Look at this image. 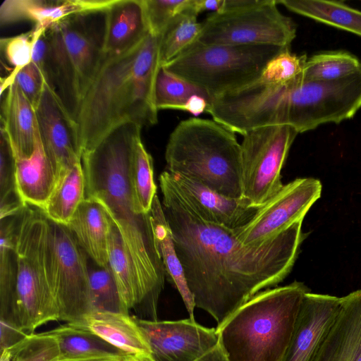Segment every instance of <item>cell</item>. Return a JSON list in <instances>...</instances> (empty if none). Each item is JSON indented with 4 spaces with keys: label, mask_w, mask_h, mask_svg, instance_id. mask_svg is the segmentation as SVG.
<instances>
[{
    "label": "cell",
    "mask_w": 361,
    "mask_h": 361,
    "mask_svg": "<svg viewBox=\"0 0 361 361\" xmlns=\"http://www.w3.org/2000/svg\"><path fill=\"white\" fill-rule=\"evenodd\" d=\"M105 11L69 16L45 30L55 91L76 121L104 58Z\"/></svg>",
    "instance_id": "cell-7"
},
{
    "label": "cell",
    "mask_w": 361,
    "mask_h": 361,
    "mask_svg": "<svg viewBox=\"0 0 361 361\" xmlns=\"http://www.w3.org/2000/svg\"><path fill=\"white\" fill-rule=\"evenodd\" d=\"M120 361H155L150 354L136 353V354H123Z\"/></svg>",
    "instance_id": "cell-45"
},
{
    "label": "cell",
    "mask_w": 361,
    "mask_h": 361,
    "mask_svg": "<svg viewBox=\"0 0 361 361\" xmlns=\"http://www.w3.org/2000/svg\"><path fill=\"white\" fill-rule=\"evenodd\" d=\"M109 265L118 288L122 312L132 309L140 313L143 298L133 263L128 258L120 233L112 221L109 237Z\"/></svg>",
    "instance_id": "cell-27"
},
{
    "label": "cell",
    "mask_w": 361,
    "mask_h": 361,
    "mask_svg": "<svg viewBox=\"0 0 361 361\" xmlns=\"http://www.w3.org/2000/svg\"><path fill=\"white\" fill-rule=\"evenodd\" d=\"M166 171L192 179L228 197L243 199L242 151L235 133L215 121L190 118L170 134Z\"/></svg>",
    "instance_id": "cell-6"
},
{
    "label": "cell",
    "mask_w": 361,
    "mask_h": 361,
    "mask_svg": "<svg viewBox=\"0 0 361 361\" xmlns=\"http://www.w3.org/2000/svg\"><path fill=\"white\" fill-rule=\"evenodd\" d=\"M47 224V218L39 209L27 204L18 216L14 242L17 274L13 321L27 334H33L44 324L60 320L44 260Z\"/></svg>",
    "instance_id": "cell-8"
},
{
    "label": "cell",
    "mask_w": 361,
    "mask_h": 361,
    "mask_svg": "<svg viewBox=\"0 0 361 361\" xmlns=\"http://www.w3.org/2000/svg\"><path fill=\"white\" fill-rule=\"evenodd\" d=\"M149 215L156 247L163 262L166 276L178 291L189 318L195 321L194 298L188 286L183 266L176 252L172 232L157 195L154 198Z\"/></svg>",
    "instance_id": "cell-25"
},
{
    "label": "cell",
    "mask_w": 361,
    "mask_h": 361,
    "mask_svg": "<svg viewBox=\"0 0 361 361\" xmlns=\"http://www.w3.org/2000/svg\"><path fill=\"white\" fill-rule=\"evenodd\" d=\"M59 340L51 331L29 334L1 351V361H59Z\"/></svg>",
    "instance_id": "cell-34"
},
{
    "label": "cell",
    "mask_w": 361,
    "mask_h": 361,
    "mask_svg": "<svg viewBox=\"0 0 361 361\" xmlns=\"http://www.w3.org/2000/svg\"><path fill=\"white\" fill-rule=\"evenodd\" d=\"M288 48L195 42L163 67L203 90L212 101L257 80L267 63Z\"/></svg>",
    "instance_id": "cell-9"
},
{
    "label": "cell",
    "mask_w": 361,
    "mask_h": 361,
    "mask_svg": "<svg viewBox=\"0 0 361 361\" xmlns=\"http://www.w3.org/2000/svg\"><path fill=\"white\" fill-rule=\"evenodd\" d=\"M307 59L306 55L298 56L286 49L267 63L260 76L274 82H291L302 75Z\"/></svg>",
    "instance_id": "cell-40"
},
{
    "label": "cell",
    "mask_w": 361,
    "mask_h": 361,
    "mask_svg": "<svg viewBox=\"0 0 361 361\" xmlns=\"http://www.w3.org/2000/svg\"><path fill=\"white\" fill-rule=\"evenodd\" d=\"M361 107V71L335 81L287 83L259 78L245 91L243 110L252 128L286 125L300 133L352 118Z\"/></svg>",
    "instance_id": "cell-4"
},
{
    "label": "cell",
    "mask_w": 361,
    "mask_h": 361,
    "mask_svg": "<svg viewBox=\"0 0 361 361\" xmlns=\"http://www.w3.org/2000/svg\"><path fill=\"white\" fill-rule=\"evenodd\" d=\"M210 97L202 89L161 66L156 78L154 102L157 110H185L188 102L193 96Z\"/></svg>",
    "instance_id": "cell-33"
},
{
    "label": "cell",
    "mask_w": 361,
    "mask_h": 361,
    "mask_svg": "<svg viewBox=\"0 0 361 361\" xmlns=\"http://www.w3.org/2000/svg\"><path fill=\"white\" fill-rule=\"evenodd\" d=\"M16 190L21 201L42 210L55 184L56 174L36 132L35 147L29 158L16 159Z\"/></svg>",
    "instance_id": "cell-24"
},
{
    "label": "cell",
    "mask_w": 361,
    "mask_h": 361,
    "mask_svg": "<svg viewBox=\"0 0 361 361\" xmlns=\"http://www.w3.org/2000/svg\"><path fill=\"white\" fill-rule=\"evenodd\" d=\"M143 4L149 32L155 36H162L183 15L196 16L192 10L193 0H143Z\"/></svg>",
    "instance_id": "cell-38"
},
{
    "label": "cell",
    "mask_w": 361,
    "mask_h": 361,
    "mask_svg": "<svg viewBox=\"0 0 361 361\" xmlns=\"http://www.w3.org/2000/svg\"><path fill=\"white\" fill-rule=\"evenodd\" d=\"M15 82L36 109L42 97L45 83L43 75L37 66L31 61L21 68L16 75Z\"/></svg>",
    "instance_id": "cell-41"
},
{
    "label": "cell",
    "mask_w": 361,
    "mask_h": 361,
    "mask_svg": "<svg viewBox=\"0 0 361 361\" xmlns=\"http://www.w3.org/2000/svg\"><path fill=\"white\" fill-rule=\"evenodd\" d=\"M298 134L291 126L273 125L243 135V197L252 205L260 207L283 185L281 170Z\"/></svg>",
    "instance_id": "cell-12"
},
{
    "label": "cell",
    "mask_w": 361,
    "mask_h": 361,
    "mask_svg": "<svg viewBox=\"0 0 361 361\" xmlns=\"http://www.w3.org/2000/svg\"><path fill=\"white\" fill-rule=\"evenodd\" d=\"M340 307L341 298L307 293L281 361H314Z\"/></svg>",
    "instance_id": "cell-16"
},
{
    "label": "cell",
    "mask_w": 361,
    "mask_h": 361,
    "mask_svg": "<svg viewBox=\"0 0 361 361\" xmlns=\"http://www.w3.org/2000/svg\"><path fill=\"white\" fill-rule=\"evenodd\" d=\"M35 112L42 144L56 176L81 161L78 125L56 91L46 83Z\"/></svg>",
    "instance_id": "cell-15"
},
{
    "label": "cell",
    "mask_w": 361,
    "mask_h": 361,
    "mask_svg": "<svg viewBox=\"0 0 361 361\" xmlns=\"http://www.w3.org/2000/svg\"><path fill=\"white\" fill-rule=\"evenodd\" d=\"M209 102L204 97L195 95L190 99L185 105V110L192 114L198 115L206 112Z\"/></svg>",
    "instance_id": "cell-43"
},
{
    "label": "cell",
    "mask_w": 361,
    "mask_h": 361,
    "mask_svg": "<svg viewBox=\"0 0 361 361\" xmlns=\"http://www.w3.org/2000/svg\"><path fill=\"white\" fill-rule=\"evenodd\" d=\"M289 11L361 36V11L342 1L324 0L276 1Z\"/></svg>",
    "instance_id": "cell-28"
},
{
    "label": "cell",
    "mask_w": 361,
    "mask_h": 361,
    "mask_svg": "<svg viewBox=\"0 0 361 361\" xmlns=\"http://www.w3.org/2000/svg\"><path fill=\"white\" fill-rule=\"evenodd\" d=\"M112 220L102 204L85 197L66 225L80 247L97 265H109V237Z\"/></svg>",
    "instance_id": "cell-22"
},
{
    "label": "cell",
    "mask_w": 361,
    "mask_h": 361,
    "mask_svg": "<svg viewBox=\"0 0 361 361\" xmlns=\"http://www.w3.org/2000/svg\"><path fill=\"white\" fill-rule=\"evenodd\" d=\"M321 182L314 178H298L283 185L253 218L235 230L245 245L259 244L283 233L303 219L320 197Z\"/></svg>",
    "instance_id": "cell-13"
},
{
    "label": "cell",
    "mask_w": 361,
    "mask_h": 361,
    "mask_svg": "<svg viewBox=\"0 0 361 361\" xmlns=\"http://www.w3.org/2000/svg\"><path fill=\"white\" fill-rule=\"evenodd\" d=\"M142 128L133 123L111 130L92 149L82 154L85 197L99 202L117 227L135 268L143 304L140 313L157 317L166 271L156 247L149 214H137L128 181L133 145Z\"/></svg>",
    "instance_id": "cell-2"
},
{
    "label": "cell",
    "mask_w": 361,
    "mask_h": 361,
    "mask_svg": "<svg viewBox=\"0 0 361 361\" xmlns=\"http://www.w3.org/2000/svg\"><path fill=\"white\" fill-rule=\"evenodd\" d=\"M45 30L34 27L20 35L0 39V49L6 62L20 71L32 61L35 44Z\"/></svg>",
    "instance_id": "cell-39"
},
{
    "label": "cell",
    "mask_w": 361,
    "mask_h": 361,
    "mask_svg": "<svg viewBox=\"0 0 361 361\" xmlns=\"http://www.w3.org/2000/svg\"><path fill=\"white\" fill-rule=\"evenodd\" d=\"M85 199V178L79 161L56 175L54 188L40 211L48 219L66 226Z\"/></svg>",
    "instance_id": "cell-26"
},
{
    "label": "cell",
    "mask_w": 361,
    "mask_h": 361,
    "mask_svg": "<svg viewBox=\"0 0 361 361\" xmlns=\"http://www.w3.org/2000/svg\"><path fill=\"white\" fill-rule=\"evenodd\" d=\"M277 4L275 0H223L221 8L202 23L195 42L289 47L296 25Z\"/></svg>",
    "instance_id": "cell-10"
},
{
    "label": "cell",
    "mask_w": 361,
    "mask_h": 361,
    "mask_svg": "<svg viewBox=\"0 0 361 361\" xmlns=\"http://www.w3.org/2000/svg\"><path fill=\"white\" fill-rule=\"evenodd\" d=\"M121 355L106 356L85 359L61 360L59 361H120Z\"/></svg>",
    "instance_id": "cell-46"
},
{
    "label": "cell",
    "mask_w": 361,
    "mask_h": 361,
    "mask_svg": "<svg viewBox=\"0 0 361 361\" xmlns=\"http://www.w3.org/2000/svg\"><path fill=\"white\" fill-rule=\"evenodd\" d=\"M161 39L149 33L125 53L104 56L76 120L82 154L121 124L142 128L157 123L154 87Z\"/></svg>",
    "instance_id": "cell-3"
},
{
    "label": "cell",
    "mask_w": 361,
    "mask_h": 361,
    "mask_svg": "<svg viewBox=\"0 0 361 361\" xmlns=\"http://www.w3.org/2000/svg\"><path fill=\"white\" fill-rule=\"evenodd\" d=\"M162 208L172 232L195 307L220 326L257 293L277 286L291 271L306 237L302 221L271 239L245 245L235 230L203 220L175 185L159 178Z\"/></svg>",
    "instance_id": "cell-1"
},
{
    "label": "cell",
    "mask_w": 361,
    "mask_h": 361,
    "mask_svg": "<svg viewBox=\"0 0 361 361\" xmlns=\"http://www.w3.org/2000/svg\"><path fill=\"white\" fill-rule=\"evenodd\" d=\"M128 176L135 213L149 214L157 195V186L154 180L152 157L146 150L141 136L133 145Z\"/></svg>",
    "instance_id": "cell-30"
},
{
    "label": "cell",
    "mask_w": 361,
    "mask_h": 361,
    "mask_svg": "<svg viewBox=\"0 0 361 361\" xmlns=\"http://www.w3.org/2000/svg\"><path fill=\"white\" fill-rule=\"evenodd\" d=\"M195 361H228L224 352L218 344L214 348Z\"/></svg>",
    "instance_id": "cell-44"
},
{
    "label": "cell",
    "mask_w": 361,
    "mask_h": 361,
    "mask_svg": "<svg viewBox=\"0 0 361 361\" xmlns=\"http://www.w3.org/2000/svg\"><path fill=\"white\" fill-rule=\"evenodd\" d=\"M5 94L1 104V128L9 138L15 158H29L35 147V109L16 82Z\"/></svg>",
    "instance_id": "cell-23"
},
{
    "label": "cell",
    "mask_w": 361,
    "mask_h": 361,
    "mask_svg": "<svg viewBox=\"0 0 361 361\" xmlns=\"http://www.w3.org/2000/svg\"><path fill=\"white\" fill-rule=\"evenodd\" d=\"M308 292L297 281L267 288L216 327L228 361H281Z\"/></svg>",
    "instance_id": "cell-5"
},
{
    "label": "cell",
    "mask_w": 361,
    "mask_h": 361,
    "mask_svg": "<svg viewBox=\"0 0 361 361\" xmlns=\"http://www.w3.org/2000/svg\"><path fill=\"white\" fill-rule=\"evenodd\" d=\"M18 214L1 218L0 317L13 324L17 274L14 242Z\"/></svg>",
    "instance_id": "cell-29"
},
{
    "label": "cell",
    "mask_w": 361,
    "mask_h": 361,
    "mask_svg": "<svg viewBox=\"0 0 361 361\" xmlns=\"http://www.w3.org/2000/svg\"><path fill=\"white\" fill-rule=\"evenodd\" d=\"M149 33L143 0H114L105 11L104 56L125 53Z\"/></svg>",
    "instance_id": "cell-20"
},
{
    "label": "cell",
    "mask_w": 361,
    "mask_h": 361,
    "mask_svg": "<svg viewBox=\"0 0 361 361\" xmlns=\"http://www.w3.org/2000/svg\"><path fill=\"white\" fill-rule=\"evenodd\" d=\"M1 351L7 348L22 338L25 337L27 334L20 330L18 327L13 324L1 321Z\"/></svg>",
    "instance_id": "cell-42"
},
{
    "label": "cell",
    "mask_w": 361,
    "mask_h": 361,
    "mask_svg": "<svg viewBox=\"0 0 361 361\" xmlns=\"http://www.w3.org/2000/svg\"><path fill=\"white\" fill-rule=\"evenodd\" d=\"M51 331L55 334L59 342L60 360L117 356L126 354L101 338L73 327L67 323Z\"/></svg>",
    "instance_id": "cell-31"
},
{
    "label": "cell",
    "mask_w": 361,
    "mask_h": 361,
    "mask_svg": "<svg viewBox=\"0 0 361 361\" xmlns=\"http://www.w3.org/2000/svg\"><path fill=\"white\" fill-rule=\"evenodd\" d=\"M361 71V62L353 54L341 51L315 54L307 59L303 78L315 81H335Z\"/></svg>",
    "instance_id": "cell-32"
},
{
    "label": "cell",
    "mask_w": 361,
    "mask_h": 361,
    "mask_svg": "<svg viewBox=\"0 0 361 361\" xmlns=\"http://www.w3.org/2000/svg\"><path fill=\"white\" fill-rule=\"evenodd\" d=\"M88 258L66 226L48 219L44 260L59 319L66 323L93 311Z\"/></svg>",
    "instance_id": "cell-11"
},
{
    "label": "cell",
    "mask_w": 361,
    "mask_h": 361,
    "mask_svg": "<svg viewBox=\"0 0 361 361\" xmlns=\"http://www.w3.org/2000/svg\"><path fill=\"white\" fill-rule=\"evenodd\" d=\"M0 218L15 215L27 205L19 197L16 185V158L9 138L1 128Z\"/></svg>",
    "instance_id": "cell-35"
},
{
    "label": "cell",
    "mask_w": 361,
    "mask_h": 361,
    "mask_svg": "<svg viewBox=\"0 0 361 361\" xmlns=\"http://www.w3.org/2000/svg\"><path fill=\"white\" fill-rule=\"evenodd\" d=\"M202 23L197 16L186 13L173 23L161 36L159 49L161 66L175 59L197 39Z\"/></svg>",
    "instance_id": "cell-36"
},
{
    "label": "cell",
    "mask_w": 361,
    "mask_h": 361,
    "mask_svg": "<svg viewBox=\"0 0 361 361\" xmlns=\"http://www.w3.org/2000/svg\"><path fill=\"white\" fill-rule=\"evenodd\" d=\"M88 271L93 311L123 312L118 288L109 265L101 267L94 262L92 267L88 262Z\"/></svg>",
    "instance_id": "cell-37"
},
{
    "label": "cell",
    "mask_w": 361,
    "mask_h": 361,
    "mask_svg": "<svg viewBox=\"0 0 361 361\" xmlns=\"http://www.w3.org/2000/svg\"><path fill=\"white\" fill-rule=\"evenodd\" d=\"M67 324L101 338L123 353L151 355L142 331L135 318L129 314L94 310Z\"/></svg>",
    "instance_id": "cell-21"
},
{
    "label": "cell",
    "mask_w": 361,
    "mask_h": 361,
    "mask_svg": "<svg viewBox=\"0 0 361 361\" xmlns=\"http://www.w3.org/2000/svg\"><path fill=\"white\" fill-rule=\"evenodd\" d=\"M155 361H195L219 344L216 328H207L190 318L152 321L135 318Z\"/></svg>",
    "instance_id": "cell-14"
},
{
    "label": "cell",
    "mask_w": 361,
    "mask_h": 361,
    "mask_svg": "<svg viewBox=\"0 0 361 361\" xmlns=\"http://www.w3.org/2000/svg\"><path fill=\"white\" fill-rule=\"evenodd\" d=\"M314 361H361V288L341 298V307Z\"/></svg>",
    "instance_id": "cell-18"
},
{
    "label": "cell",
    "mask_w": 361,
    "mask_h": 361,
    "mask_svg": "<svg viewBox=\"0 0 361 361\" xmlns=\"http://www.w3.org/2000/svg\"><path fill=\"white\" fill-rule=\"evenodd\" d=\"M114 0H6L0 7L1 25L32 21L47 30L62 19L79 13L106 11Z\"/></svg>",
    "instance_id": "cell-19"
},
{
    "label": "cell",
    "mask_w": 361,
    "mask_h": 361,
    "mask_svg": "<svg viewBox=\"0 0 361 361\" xmlns=\"http://www.w3.org/2000/svg\"><path fill=\"white\" fill-rule=\"evenodd\" d=\"M170 174L190 207L200 218L209 223L236 230L246 225L259 209L244 198H231L192 179Z\"/></svg>",
    "instance_id": "cell-17"
}]
</instances>
